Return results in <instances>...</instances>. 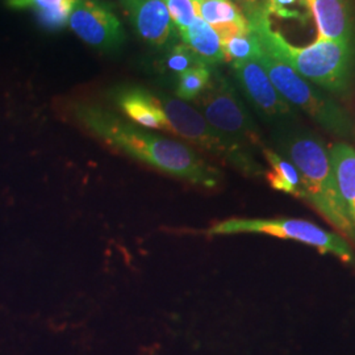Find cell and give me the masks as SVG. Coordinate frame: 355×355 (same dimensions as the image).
Masks as SVG:
<instances>
[{
  "mask_svg": "<svg viewBox=\"0 0 355 355\" xmlns=\"http://www.w3.org/2000/svg\"><path fill=\"white\" fill-rule=\"evenodd\" d=\"M67 110L92 137L153 170L207 190L218 187L224 180L223 173L189 144L136 125L96 103L73 101Z\"/></svg>",
  "mask_w": 355,
  "mask_h": 355,
  "instance_id": "6da1fadb",
  "label": "cell"
},
{
  "mask_svg": "<svg viewBox=\"0 0 355 355\" xmlns=\"http://www.w3.org/2000/svg\"><path fill=\"white\" fill-rule=\"evenodd\" d=\"M243 13L252 32L268 54L327 92L336 95L349 92L354 67V44L324 38L306 46L293 45L274 29L263 0H257Z\"/></svg>",
  "mask_w": 355,
  "mask_h": 355,
  "instance_id": "7a4b0ae2",
  "label": "cell"
},
{
  "mask_svg": "<svg viewBox=\"0 0 355 355\" xmlns=\"http://www.w3.org/2000/svg\"><path fill=\"white\" fill-rule=\"evenodd\" d=\"M279 154L295 166L302 177L306 202L333 227L355 242V227L337 187L329 153L311 130L296 124L278 128L274 133Z\"/></svg>",
  "mask_w": 355,
  "mask_h": 355,
  "instance_id": "3957f363",
  "label": "cell"
},
{
  "mask_svg": "<svg viewBox=\"0 0 355 355\" xmlns=\"http://www.w3.org/2000/svg\"><path fill=\"white\" fill-rule=\"evenodd\" d=\"M154 94L167 117L170 133L212 154L245 177L261 178L266 174V168L255 159L253 152L218 133L193 105L164 92Z\"/></svg>",
  "mask_w": 355,
  "mask_h": 355,
  "instance_id": "277c9868",
  "label": "cell"
},
{
  "mask_svg": "<svg viewBox=\"0 0 355 355\" xmlns=\"http://www.w3.org/2000/svg\"><path fill=\"white\" fill-rule=\"evenodd\" d=\"M257 62L265 69L275 89L295 110L303 111L334 136L347 137L352 133L353 123L350 116L327 91L274 58L263 48Z\"/></svg>",
  "mask_w": 355,
  "mask_h": 355,
  "instance_id": "5b68a950",
  "label": "cell"
},
{
  "mask_svg": "<svg viewBox=\"0 0 355 355\" xmlns=\"http://www.w3.org/2000/svg\"><path fill=\"white\" fill-rule=\"evenodd\" d=\"M192 103L209 125L228 140L250 152L262 153L267 148L248 107L234 86L218 70H212L208 87Z\"/></svg>",
  "mask_w": 355,
  "mask_h": 355,
  "instance_id": "8992f818",
  "label": "cell"
},
{
  "mask_svg": "<svg viewBox=\"0 0 355 355\" xmlns=\"http://www.w3.org/2000/svg\"><path fill=\"white\" fill-rule=\"evenodd\" d=\"M209 236L230 234H266L283 240L302 242L316 248L322 254H331L343 262H355L354 252L340 234L321 228L316 224L291 217L277 218H228L212 225L207 232Z\"/></svg>",
  "mask_w": 355,
  "mask_h": 355,
  "instance_id": "52a82bcc",
  "label": "cell"
},
{
  "mask_svg": "<svg viewBox=\"0 0 355 355\" xmlns=\"http://www.w3.org/2000/svg\"><path fill=\"white\" fill-rule=\"evenodd\" d=\"M230 66L245 98L263 121L275 129L296 124L297 111L280 95L261 64L245 61Z\"/></svg>",
  "mask_w": 355,
  "mask_h": 355,
  "instance_id": "ba28073f",
  "label": "cell"
},
{
  "mask_svg": "<svg viewBox=\"0 0 355 355\" xmlns=\"http://www.w3.org/2000/svg\"><path fill=\"white\" fill-rule=\"evenodd\" d=\"M69 26L78 37L99 51H114L125 41V32L111 7L101 0H78Z\"/></svg>",
  "mask_w": 355,
  "mask_h": 355,
  "instance_id": "9c48e42d",
  "label": "cell"
},
{
  "mask_svg": "<svg viewBox=\"0 0 355 355\" xmlns=\"http://www.w3.org/2000/svg\"><path fill=\"white\" fill-rule=\"evenodd\" d=\"M136 33L152 46H165L174 37V26L164 0H120Z\"/></svg>",
  "mask_w": 355,
  "mask_h": 355,
  "instance_id": "30bf717a",
  "label": "cell"
},
{
  "mask_svg": "<svg viewBox=\"0 0 355 355\" xmlns=\"http://www.w3.org/2000/svg\"><path fill=\"white\" fill-rule=\"evenodd\" d=\"M110 99L136 125L170 133V124L157 95L141 86H117L108 92Z\"/></svg>",
  "mask_w": 355,
  "mask_h": 355,
  "instance_id": "8fae6325",
  "label": "cell"
},
{
  "mask_svg": "<svg viewBox=\"0 0 355 355\" xmlns=\"http://www.w3.org/2000/svg\"><path fill=\"white\" fill-rule=\"evenodd\" d=\"M308 11L318 26L316 40L354 44V28L349 0H306Z\"/></svg>",
  "mask_w": 355,
  "mask_h": 355,
  "instance_id": "7c38bea8",
  "label": "cell"
},
{
  "mask_svg": "<svg viewBox=\"0 0 355 355\" xmlns=\"http://www.w3.org/2000/svg\"><path fill=\"white\" fill-rule=\"evenodd\" d=\"M195 11L218 36L250 32L249 21L233 0H192Z\"/></svg>",
  "mask_w": 355,
  "mask_h": 355,
  "instance_id": "4fadbf2b",
  "label": "cell"
},
{
  "mask_svg": "<svg viewBox=\"0 0 355 355\" xmlns=\"http://www.w3.org/2000/svg\"><path fill=\"white\" fill-rule=\"evenodd\" d=\"M178 35L180 36L182 42L187 45L203 64L214 67L216 64L225 62L217 32L202 17L196 16L190 26L178 32Z\"/></svg>",
  "mask_w": 355,
  "mask_h": 355,
  "instance_id": "5bb4252c",
  "label": "cell"
},
{
  "mask_svg": "<svg viewBox=\"0 0 355 355\" xmlns=\"http://www.w3.org/2000/svg\"><path fill=\"white\" fill-rule=\"evenodd\" d=\"M262 154L270 165V170H266L265 174L268 184L274 190L288 193L306 202V193L297 168L279 153L270 148H265Z\"/></svg>",
  "mask_w": 355,
  "mask_h": 355,
  "instance_id": "9a60e30c",
  "label": "cell"
},
{
  "mask_svg": "<svg viewBox=\"0 0 355 355\" xmlns=\"http://www.w3.org/2000/svg\"><path fill=\"white\" fill-rule=\"evenodd\" d=\"M13 10L33 11L38 23L48 31H60L69 26V19L78 0H7Z\"/></svg>",
  "mask_w": 355,
  "mask_h": 355,
  "instance_id": "2e32d148",
  "label": "cell"
},
{
  "mask_svg": "<svg viewBox=\"0 0 355 355\" xmlns=\"http://www.w3.org/2000/svg\"><path fill=\"white\" fill-rule=\"evenodd\" d=\"M328 153L337 187L350 214L355 204V150L345 142H337Z\"/></svg>",
  "mask_w": 355,
  "mask_h": 355,
  "instance_id": "e0dca14e",
  "label": "cell"
},
{
  "mask_svg": "<svg viewBox=\"0 0 355 355\" xmlns=\"http://www.w3.org/2000/svg\"><path fill=\"white\" fill-rule=\"evenodd\" d=\"M221 42V49L225 61L229 64L233 62H245L258 60L262 46L255 37L252 29L248 33H229L218 36Z\"/></svg>",
  "mask_w": 355,
  "mask_h": 355,
  "instance_id": "ac0fdd59",
  "label": "cell"
},
{
  "mask_svg": "<svg viewBox=\"0 0 355 355\" xmlns=\"http://www.w3.org/2000/svg\"><path fill=\"white\" fill-rule=\"evenodd\" d=\"M214 67L199 64L178 74L175 98L183 102H193L208 87Z\"/></svg>",
  "mask_w": 355,
  "mask_h": 355,
  "instance_id": "d6986e66",
  "label": "cell"
},
{
  "mask_svg": "<svg viewBox=\"0 0 355 355\" xmlns=\"http://www.w3.org/2000/svg\"><path fill=\"white\" fill-rule=\"evenodd\" d=\"M164 62H165L167 70H170L173 73H178V74L189 70L191 67H195V66H199V64H205L183 42L175 44L170 48V51H167V54H166Z\"/></svg>",
  "mask_w": 355,
  "mask_h": 355,
  "instance_id": "ffe728a7",
  "label": "cell"
},
{
  "mask_svg": "<svg viewBox=\"0 0 355 355\" xmlns=\"http://www.w3.org/2000/svg\"><path fill=\"white\" fill-rule=\"evenodd\" d=\"M178 32L186 29L198 16L192 0H164Z\"/></svg>",
  "mask_w": 355,
  "mask_h": 355,
  "instance_id": "44dd1931",
  "label": "cell"
},
{
  "mask_svg": "<svg viewBox=\"0 0 355 355\" xmlns=\"http://www.w3.org/2000/svg\"><path fill=\"white\" fill-rule=\"evenodd\" d=\"M267 12L270 16H278L282 19H302V15L295 10V6L306 7V0H263Z\"/></svg>",
  "mask_w": 355,
  "mask_h": 355,
  "instance_id": "7402d4cb",
  "label": "cell"
},
{
  "mask_svg": "<svg viewBox=\"0 0 355 355\" xmlns=\"http://www.w3.org/2000/svg\"><path fill=\"white\" fill-rule=\"evenodd\" d=\"M240 8H241L242 11H245L246 8H249V7H252L253 4L257 3V0H233Z\"/></svg>",
  "mask_w": 355,
  "mask_h": 355,
  "instance_id": "603a6c76",
  "label": "cell"
},
{
  "mask_svg": "<svg viewBox=\"0 0 355 355\" xmlns=\"http://www.w3.org/2000/svg\"><path fill=\"white\" fill-rule=\"evenodd\" d=\"M350 216H352V220H353V223H354L355 227V204L354 207H353V209H352V212H350Z\"/></svg>",
  "mask_w": 355,
  "mask_h": 355,
  "instance_id": "cb8c5ba5",
  "label": "cell"
},
{
  "mask_svg": "<svg viewBox=\"0 0 355 355\" xmlns=\"http://www.w3.org/2000/svg\"><path fill=\"white\" fill-rule=\"evenodd\" d=\"M6 1H7V0H6Z\"/></svg>",
  "mask_w": 355,
  "mask_h": 355,
  "instance_id": "d4e9b609",
  "label": "cell"
}]
</instances>
